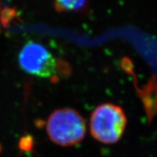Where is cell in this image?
I'll list each match as a JSON object with an SVG mask.
<instances>
[{
    "label": "cell",
    "instance_id": "obj_1",
    "mask_svg": "<svg viewBox=\"0 0 157 157\" xmlns=\"http://www.w3.org/2000/svg\"><path fill=\"white\" fill-rule=\"evenodd\" d=\"M46 130L50 140L56 144L69 147L83 140L86 122L77 111L71 108L56 110L49 116Z\"/></svg>",
    "mask_w": 157,
    "mask_h": 157
},
{
    "label": "cell",
    "instance_id": "obj_4",
    "mask_svg": "<svg viewBox=\"0 0 157 157\" xmlns=\"http://www.w3.org/2000/svg\"><path fill=\"white\" fill-rule=\"evenodd\" d=\"M87 0H55V7L59 12L78 11L84 8Z\"/></svg>",
    "mask_w": 157,
    "mask_h": 157
},
{
    "label": "cell",
    "instance_id": "obj_6",
    "mask_svg": "<svg viewBox=\"0 0 157 157\" xmlns=\"http://www.w3.org/2000/svg\"><path fill=\"white\" fill-rule=\"evenodd\" d=\"M0 151H1V147H0Z\"/></svg>",
    "mask_w": 157,
    "mask_h": 157
},
{
    "label": "cell",
    "instance_id": "obj_5",
    "mask_svg": "<svg viewBox=\"0 0 157 157\" xmlns=\"http://www.w3.org/2000/svg\"><path fill=\"white\" fill-rule=\"evenodd\" d=\"M1 13H2V10H1V0H0V22H1Z\"/></svg>",
    "mask_w": 157,
    "mask_h": 157
},
{
    "label": "cell",
    "instance_id": "obj_2",
    "mask_svg": "<svg viewBox=\"0 0 157 157\" xmlns=\"http://www.w3.org/2000/svg\"><path fill=\"white\" fill-rule=\"evenodd\" d=\"M127 125L124 110L112 103L98 106L91 113L90 131L94 139L102 144H111L120 140Z\"/></svg>",
    "mask_w": 157,
    "mask_h": 157
},
{
    "label": "cell",
    "instance_id": "obj_3",
    "mask_svg": "<svg viewBox=\"0 0 157 157\" xmlns=\"http://www.w3.org/2000/svg\"><path fill=\"white\" fill-rule=\"evenodd\" d=\"M18 61L23 71L39 78H53L59 72L58 60L37 42H27L19 52Z\"/></svg>",
    "mask_w": 157,
    "mask_h": 157
}]
</instances>
